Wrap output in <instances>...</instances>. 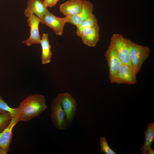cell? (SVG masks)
<instances>
[{"instance_id":"obj_8","label":"cell","mask_w":154,"mask_h":154,"mask_svg":"<svg viewBox=\"0 0 154 154\" xmlns=\"http://www.w3.org/2000/svg\"><path fill=\"white\" fill-rule=\"evenodd\" d=\"M137 74L132 68L122 64L112 83L135 84L137 82Z\"/></svg>"},{"instance_id":"obj_21","label":"cell","mask_w":154,"mask_h":154,"mask_svg":"<svg viewBox=\"0 0 154 154\" xmlns=\"http://www.w3.org/2000/svg\"><path fill=\"white\" fill-rule=\"evenodd\" d=\"M43 2L44 5L47 8L48 7H52L56 4L55 0H43Z\"/></svg>"},{"instance_id":"obj_13","label":"cell","mask_w":154,"mask_h":154,"mask_svg":"<svg viewBox=\"0 0 154 154\" xmlns=\"http://www.w3.org/2000/svg\"><path fill=\"white\" fill-rule=\"evenodd\" d=\"M43 0H28L27 6L24 13L28 17L31 14L36 15L39 18L42 17L44 15L47 9L44 5Z\"/></svg>"},{"instance_id":"obj_11","label":"cell","mask_w":154,"mask_h":154,"mask_svg":"<svg viewBox=\"0 0 154 154\" xmlns=\"http://www.w3.org/2000/svg\"><path fill=\"white\" fill-rule=\"evenodd\" d=\"M94 9L93 5L90 1L83 0L82 9L79 13L72 16H66L68 23L77 27L82 21L93 13Z\"/></svg>"},{"instance_id":"obj_14","label":"cell","mask_w":154,"mask_h":154,"mask_svg":"<svg viewBox=\"0 0 154 154\" xmlns=\"http://www.w3.org/2000/svg\"><path fill=\"white\" fill-rule=\"evenodd\" d=\"M83 0H69L60 5V12L66 16H72L81 11Z\"/></svg>"},{"instance_id":"obj_18","label":"cell","mask_w":154,"mask_h":154,"mask_svg":"<svg viewBox=\"0 0 154 154\" xmlns=\"http://www.w3.org/2000/svg\"><path fill=\"white\" fill-rule=\"evenodd\" d=\"M13 118L9 112L0 114V131H2L9 125Z\"/></svg>"},{"instance_id":"obj_19","label":"cell","mask_w":154,"mask_h":154,"mask_svg":"<svg viewBox=\"0 0 154 154\" xmlns=\"http://www.w3.org/2000/svg\"><path fill=\"white\" fill-rule=\"evenodd\" d=\"M0 109L9 113L13 117L16 118L17 108H12L10 107L3 100L0 96Z\"/></svg>"},{"instance_id":"obj_17","label":"cell","mask_w":154,"mask_h":154,"mask_svg":"<svg viewBox=\"0 0 154 154\" xmlns=\"http://www.w3.org/2000/svg\"><path fill=\"white\" fill-rule=\"evenodd\" d=\"M98 25V20L95 15L92 13L82 21L76 27L77 35L80 37L83 29L90 28Z\"/></svg>"},{"instance_id":"obj_2","label":"cell","mask_w":154,"mask_h":154,"mask_svg":"<svg viewBox=\"0 0 154 154\" xmlns=\"http://www.w3.org/2000/svg\"><path fill=\"white\" fill-rule=\"evenodd\" d=\"M129 52L132 68L137 74L143 64L149 57L150 49L147 46L137 44L125 38Z\"/></svg>"},{"instance_id":"obj_22","label":"cell","mask_w":154,"mask_h":154,"mask_svg":"<svg viewBox=\"0 0 154 154\" xmlns=\"http://www.w3.org/2000/svg\"><path fill=\"white\" fill-rule=\"evenodd\" d=\"M6 112L0 109V114H2V113H5Z\"/></svg>"},{"instance_id":"obj_16","label":"cell","mask_w":154,"mask_h":154,"mask_svg":"<svg viewBox=\"0 0 154 154\" xmlns=\"http://www.w3.org/2000/svg\"><path fill=\"white\" fill-rule=\"evenodd\" d=\"M145 141L143 145L140 149L141 153L148 154L151 149L150 146L154 138V123H150L145 132Z\"/></svg>"},{"instance_id":"obj_1","label":"cell","mask_w":154,"mask_h":154,"mask_svg":"<svg viewBox=\"0 0 154 154\" xmlns=\"http://www.w3.org/2000/svg\"><path fill=\"white\" fill-rule=\"evenodd\" d=\"M47 108L45 97L35 94L22 101L17 108L16 118L19 120L28 121L38 116Z\"/></svg>"},{"instance_id":"obj_3","label":"cell","mask_w":154,"mask_h":154,"mask_svg":"<svg viewBox=\"0 0 154 154\" xmlns=\"http://www.w3.org/2000/svg\"><path fill=\"white\" fill-rule=\"evenodd\" d=\"M52 121L56 128L64 130L68 127L66 116L59 94L52 100L51 107Z\"/></svg>"},{"instance_id":"obj_15","label":"cell","mask_w":154,"mask_h":154,"mask_svg":"<svg viewBox=\"0 0 154 154\" xmlns=\"http://www.w3.org/2000/svg\"><path fill=\"white\" fill-rule=\"evenodd\" d=\"M42 53L41 56L42 62L43 64L49 63L51 61L52 53L50 50L51 46L48 39V34H42L40 42Z\"/></svg>"},{"instance_id":"obj_10","label":"cell","mask_w":154,"mask_h":154,"mask_svg":"<svg viewBox=\"0 0 154 154\" xmlns=\"http://www.w3.org/2000/svg\"><path fill=\"white\" fill-rule=\"evenodd\" d=\"M27 21L30 27V36L27 40L23 41L22 43L28 46L40 44L41 38L39 31L40 18L35 15L31 14L27 17Z\"/></svg>"},{"instance_id":"obj_5","label":"cell","mask_w":154,"mask_h":154,"mask_svg":"<svg viewBox=\"0 0 154 154\" xmlns=\"http://www.w3.org/2000/svg\"><path fill=\"white\" fill-rule=\"evenodd\" d=\"M40 22L53 29L55 33L58 35H62L65 24L68 23L67 17H57L50 13L46 9L44 16L40 18Z\"/></svg>"},{"instance_id":"obj_23","label":"cell","mask_w":154,"mask_h":154,"mask_svg":"<svg viewBox=\"0 0 154 154\" xmlns=\"http://www.w3.org/2000/svg\"><path fill=\"white\" fill-rule=\"evenodd\" d=\"M59 0H55V2L56 3V4L57 2Z\"/></svg>"},{"instance_id":"obj_20","label":"cell","mask_w":154,"mask_h":154,"mask_svg":"<svg viewBox=\"0 0 154 154\" xmlns=\"http://www.w3.org/2000/svg\"><path fill=\"white\" fill-rule=\"evenodd\" d=\"M101 150L104 154H116V153L110 147L104 137L100 139Z\"/></svg>"},{"instance_id":"obj_12","label":"cell","mask_w":154,"mask_h":154,"mask_svg":"<svg viewBox=\"0 0 154 154\" xmlns=\"http://www.w3.org/2000/svg\"><path fill=\"white\" fill-rule=\"evenodd\" d=\"M100 28L98 25L83 29L80 37L86 45L90 47L96 46L99 39Z\"/></svg>"},{"instance_id":"obj_9","label":"cell","mask_w":154,"mask_h":154,"mask_svg":"<svg viewBox=\"0 0 154 154\" xmlns=\"http://www.w3.org/2000/svg\"><path fill=\"white\" fill-rule=\"evenodd\" d=\"M19 121L18 119L13 117L7 127L0 131V154H6L10 150L13 129Z\"/></svg>"},{"instance_id":"obj_4","label":"cell","mask_w":154,"mask_h":154,"mask_svg":"<svg viewBox=\"0 0 154 154\" xmlns=\"http://www.w3.org/2000/svg\"><path fill=\"white\" fill-rule=\"evenodd\" d=\"M111 40L110 42L113 46L122 64L127 65L132 68L125 38L121 35L114 33L112 36Z\"/></svg>"},{"instance_id":"obj_7","label":"cell","mask_w":154,"mask_h":154,"mask_svg":"<svg viewBox=\"0 0 154 154\" xmlns=\"http://www.w3.org/2000/svg\"><path fill=\"white\" fill-rule=\"evenodd\" d=\"M105 56L109 68V79L111 83L116 76L122 63L111 42L106 52Z\"/></svg>"},{"instance_id":"obj_6","label":"cell","mask_w":154,"mask_h":154,"mask_svg":"<svg viewBox=\"0 0 154 154\" xmlns=\"http://www.w3.org/2000/svg\"><path fill=\"white\" fill-rule=\"evenodd\" d=\"M62 108L66 116L68 127L72 123L76 112L77 104L73 97L68 93L59 94Z\"/></svg>"}]
</instances>
